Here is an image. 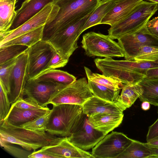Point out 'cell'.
I'll list each match as a JSON object with an SVG mask.
<instances>
[{
    "label": "cell",
    "mask_w": 158,
    "mask_h": 158,
    "mask_svg": "<svg viewBox=\"0 0 158 158\" xmlns=\"http://www.w3.org/2000/svg\"><path fill=\"white\" fill-rule=\"evenodd\" d=\"M101 0H56L60 8L50 23L44 25L42 40L47 41L57 31L66 26L77 22L94 10Z\"/></svg>",
    "instance_id": "6da1fadb"
},
{
    "label": "cell",
    "mask_w": 158,
    "mask_h": 158,
    "mask_svg": "<svg viewBox=\"0 0 158 158\" xmlns=\"http://www.w3.org/2000/svg\"><path fill=\"white\" fill-rule=\"evenodd\" d=\"M0 139L11 144L18 145L29 151L56 144L64 138L57 137L46 131L28 130L11 124L5 120L0 123Z\"/></svg>",
    "instance_id": "7a4b0ae2"
},
{
    "label": "cell",
    "mask_w": 158,
    "mask_h": 158,
    "mask_svg": "<svg viewBox=\"0 0 158 158\" xmlns=\"http://www.w3.org/2000/svg\"><path fill=\"white\" fill-rule=\"evenodd\" d=\"M46 131L68 137L73 133L83 114L82 106L63 104L53 105Z\"/></svg>",
    "instance_id": "3957f363"
},
{
    "label": "cell",
    "mask_w": 158,
    "mask_h": 158,
    "mask_svg": "<svg viewBox=\"0 0 158 158\" xmlns=\"http://www.w3.org/2000/svg\"><path fill=\"white\" fill-rule=\"evenodd\" d=\"M158 10V4L142 1L125 19L110 26L108 35L113 40L118 39L137 31L145 25Z\"/></svg>",
    "instance_id": "277c9868"
},
{
    "label": "cell",
    "mask_w": 158,
    "mask_h": 158,
    "mask_svg": "<svg viewBox=\"0 0 158 158\" xmlns=\"http://www.w3.org/2000/svg\"><path fill=\"white\" fill-rule=\"evenodd\" d=\"M93 11L77 22L62 27L47 41L63 59L69 60L78 48L79 37Z\"/></svg>",
    "instance_id": "5b68a950"
},
{
    "label": "cell",
    "mask_w": 158,
    "mask_h": 158,
    "mask_svg": "<svg viewBox=\"0 0 158 158\" xmlns=\"http://www.w3.org/2000/svg\"><path fill=\"white\" fill-rule=\"evenodd\" d=\"M81 43L82 47L88 56L124 57L121 47L108 35L89 32L83 35Z\"/></svg>",
    "instance_id": "8992f818"
},
{
    "label": "cell",
    "mask_w": 158,
    "mask_h": 158,
    "mask_svg": "<svg viewBox=\"0 0 158 158\" xmlns=\"http://www.w3.org/2000/svg\"><path fill=\"white\" fill-rule=\"evenodd\" d=\"M86 78H81L56 91L51 97L48 104L57 105L69 104L82 105L92 97Z\"/></svg>",
    "instance_id": "52a82bcc"
},
{
    "label": "cell",
    "mask_w": 158,
    "mask_h": 158,
    "mask_svg": "<svg viewBox=\"0 0 158 158\" xmlns=\"http://www.w3.org/2000/svg\"><path fill=\"white\" fill-rule=\"evenodd\" d=\"M56 50L47 41L41 40L27 50V80L44 72Z\"/></svg>",
    "instance_id": "ba28073f"
},
{
    "label": "cell",
    "mask_w": 158,
    "mask_h": 158,
    "mask_svg": "<svg viewBox=\"0 0 158 158\" xmlns=\"http://www.w3.org/2000/svg\"><path fill=\"white\" fill-rule=\"evenodd\" d=\"M59 8L58 5L54 3L49 4L18 28L0 34V46L18 36L50 23L56 16Z\"/></svg>",
    "instance_id": "9c48e42d"
},
{
    "label": "cell",
    "mask_w": 158,
    "mask_h": 158,
    "mask_svg": "<svg viewBox=\"0 0 158 158\" xmlns=\"http://www.w3.org/2000/svg\"><path fill=\"white\" fill-rule=\"evenodd\" d=\"M133 140L122 133L112 131L93 148L91 154L94 158H117Z\"/></svg>",
    "instance_id": "30bf717a"
},
{
    "label": "cell",
    "mask_w": 158,
    "mask_h": 158,
    "mask_svg": "<svg viewBox=\"0 0 158 158\" xmlns=\"http://www.w3.org/2000/svg\"><path fill=\"white\" fill-rule=\"evenodd\" d=\"M106 135L93 127L88 116L83 113L74 131L68 138L74 145L85 151L93 148Z\"/></svg>",
    "instance_id": "8fae6325"
},
{
    "label": "cell",
    "mask_w": 158,
    "mask_h": 158,
    "mask_svg": "<svg viewBox=\"0 0 158 158\" xmlns=\"http://www.w3.org/2000/svg\"><path fill=\"white\" fill-rule=\"evenodd\" d=\"M126 60H134L140 48L145 45L158 46V40L148 31L146 24L139 29L117 39Z\"/></svg>",
    "instance_id": "7c38bea8"
},
{
    "label": "cell",
    "mask_w": 158,
    "mask_h": 158,
    "mask_svg": "<svg viewBox=\"0 0 158 158\" xmlns=\"http://www.w3.org/2000/svg\"><path fill=\"white\" fill-rule=\"evenodd\" d=\"M94 61L96 66L103 75L117 79L123 84L139 83L146 77L143 75L128 71L123 60H116L112 57H107L96 58Z\"/></svg>",
    "instance_id": "4fadbf2b"
},
{
    "label": "cell",
    "mask_w": 158,
    "mask_h": 158,
    "mask_svg": "<svg viewBox=\"0 0 158 158\" xmlns=\"http://www.w3.org/2000/svg\"><path fill=\"white\" fill-rule=\"evenodd\" d=\"M27 50L17 57L11 73L10 81V93L8 96L11 104L23 98L24 95L27 80Z\"/></svg>",
    "instance_id": "5bb4252c"
},
{
    "label": "cell",
    "mask_w": 158,
    "mask_h": 158,
    "mask_svg": "<svg viewBox=\"0 0 158 158\" xmlns=\"http://www.w3.org/2000/svg\"><path fill=\"white\" fill-rule=\"evenodd\" d=\"M67 86L50 82L27 80L24 95L29 97L42 107L48 105L52 96L57 91Z\"/></svg>",
    "instance_id": "9a60e30c"
},
{
    "label": "cell",
    "mask_w": 158,
    "mask_h": 158,
    "mask_svg": "<svg viewBox=\"0 0 158 158\" xmlns=\"http://www.w3.org/2000/svg\"><path fill=\"white\" fill-rule=\"evenodd\" d=\"M40 150L58 157V158H94L89 152L76 146L64 137L58 143L41 148Z\"/></svg>",
    "instance_id": "2e32d148"
},
{
    "label": "cell",
    "mask_w": 158,
    "mask_h": 158,
    "mask_svg": "<svg viewBox=\"0 0 158 158\" xmlns=\"http://www.w3.org/2000/svg\"><path fill=\"white\" fill-rule=\"evenodd\" d=\"M83 113L88 116L99 113H123L127 108L118 102H111L93 95L82 105Z\"/></svg>",
    "instance_id": "e0dca14e"
},
{
    "label": "cell",
    "mask_w": 158,
    "mask_h": 158,
    "mask_svg": "<svg viewBox=\"0 0 158 158\" xmlns=\"http://www.w3.org/2000/svg\"><path fill=\"white\" fill-rule=\"evenodd\" d=\"M56 0H26L16 11V15L9 30L15 29L34 16L46 6Z\"/></svg>",
    "instance_id": "ac0fdd59"
},
{
    "label": "cell",
    "mask_w": 158,
    "mask_h": 158,
    "mask_svg": "<svg viewBox=\"0 0 158 158\" xmlns=\"http://www.w3.org/2000/svg\"><path fill=\"white\" fill-rule=\"evenodd\" d=\"M142 1L117 0L115 5L102 19L100 24H107L111 26L120 22L127 17Z\"/></svg>",
    "instance_id": "d6986e66"
},
{
    "label": "cell",
    "mask_w": 158,
    "mask_h": 158,
    "mask_svg": "<svg viewBox=\"0 0 158 158\" xmlns=\"http://www.w3.org/2000/svg\"><path fill=\"white\" fill-rule=\"evenodd\" d=\"M123 115V113H99L88 116V119L94 128L106 135L121 124Z\"/></svg>",
    "instance_id": "ffe728a7"
},
{
    "label": "cell",
    "mask_w": 158,
    "mask_h": 158,
    "mask_svg": "<svg viewBox=\"0 0 158 158\" xmlns=\"http://www.w3.org/2000/svg\"><path fill=\"white\" fill-rule=\"evenodd\" d=\"M50 110L47 107L25 109L17 108L11 105L10 110L4 120L11 124L20 126L45 114Z\"/></svg>",
    "instance_id": "44dd1931"
},
{
    "label": "cell",
    "mask_w": 158,
    "mask_h": 158,
    "mask_svg": "<svg viewBox=\"0 0 158 158\" xmlns=\"http://www.w3.org/2000/svg\"><path fill=\"white\" fill-rule=\"evenodd\" d=\"M35 81H47L67 86L76 81V78L68 72L60 70L49 69L31 79Z\"/></svg>",
    "instance_id": "7402d4cb"
},
{
    "label": "cell",
    "mask_w": 158,
    "mask_h": 158,
    "mask_svg": "<svg viewBox=\"0 0 158 158\" xmlns=\"http://www.w3.org/2000/svg\"><path fill=\"white\" fill-rule=\"evenodd\" d=\"M17 0H0V34L9 31L16 15Z\"/></svg>",
    "instance_id": "603a6c76"
},
{
    "label": "cell",
    "mask_w": 158,
    "mask_h": 158,
    "mask_svg": "<svg viewBox=\"0 0 158 158\" xmlns=\"http://www.w3.org/2000/svg\"><path fill=\"white\" fill-rule=\"evenodd\" d=\"M139 84L143 89V93L139 98L142 102L147 101L158 106V77H145Z\"/></svg>",
    "instance_id": "cb8c5ba5"
},
{
    "label": "cell",
    "mask_w": 158,
    "mask_h": 158,
    "mask_svg": "<svg viewBox=\"0 0 158 158\" xmlns=\"http://www.w3.org/2000/svg\"><path fill=\"white\" fill-rule=\"evenodd\" d=\"M44 25L18 36L0 45V47L21 45L29 48L42 40Z\"/></svg>",
    "instance_id": "d4e9b609"
},
{
    "label": "cell",
    "mask_w": 158,
    "mask_h": 158,
    "mask_svg": "<svg viewBox=\"0 0 158 158\" xmlns=\"http://www.w3.org/2000/svg\"><path fill=\"white\" fill-rule=\"evenodd\" d=\"M117 2V0H101L87 21L82 33L90 27L100 24L102 19Z\"/></svg>",
    "instance_id": "484cf974"
},
{
    "label": "cell",
    "mask_w": 158,
    "mask_h": 158,
    "mask_svg": "<svg viewBox=\"0 0 158 158\" xmlns=\"http://www.w3.org/2000/svg\"><path fill=\"white\" fill-rule=\"evenodd\" d=\"M118 102L127 108L130 107L142 94L143 90L139 83L125 84Z\"/></svg>",
    "instance_id": "4316f807"
},
{
    "label": "cell",
    "mask_w": 158,
    "mask_h": 158,
    "mask_svg": "<svg viewBox=\"0 0 158 158\" xmlns=\"http://www.w3.org/2000/svg\"><path fill=\"white\" fill-rule=\"evenodd\" d=\"M152 155L150 149L145 143L133 139L117 158H149Z\"/></svg>",
    "instance_id": "83f0119b"
},
{
    "label": "cell",
    "mask_w": 158,
    "mask_h": 158,
    "mask_svg": "<svg viewBox=\"0 0 158 158\" xmlns=\"http://www.w3.org/2000/svg\"><path fill=\"white\" fill-rule=\"evenodd\" d=\"M88 83L89 88L94 95L109 102H118L120 90H114L89 80Z\"/></svg>",
    "instance_id": "f1b7e54d"
},
{
    "label": "cell",
    "mask_w": 158,
    "mask_h": 158,
    "mask_svg": "<svg viewBox=\"0 0 158 158\" xmlns=\"http://www.w3.org/2000/svg\"><path fill=\"white\" fill-rule=\"evenodd\" d=\"M84 68L89 80L115 90H120L124 86L123 84L117 79L94 73L85 66Z\"/></svg>",
    "instance_id": "f546056e"
},
{
    "label": "cell",
    "mask_w": 158,
    "mask_h": 158,
    "mask_svg": "<svg viewBox=\"0 0 158 158\" xmlns=\"http://www.w3.org/2000/svg\"><path fill=\"white\" fill-rule=\"evenodd\" d=\"M18 57L0 65V83L4 87L8 96L10 93V76Z\"/></svg>",
    "instance_id": "4dcf8cb0"
},
{
    "label": "cell",
    "mask_w": 158,
    "mask_h": 158,
    "mask_svg": "<svg viewBox=\"0 0 158 158\" xmlns=\"http://www.w3.org/2000/svg\"><path fill=\"white\" fill-rule=\"evenodd\" d=\"M28 48L26 46L21 45L0 47V65L18 57Z\"/></svg>",
    "instance_id": "1f68e13d"
},
{
    "label": "cell",
    "mask_w": 158,
    "mask_h": 158,
    "mask_svg": "<svg viewBox=\"0 0 158 158\" xmlns=\"http://www.w3.org/2000/svg\"><path fill=\"white\" fill-rule=\"evenodd\" d=\"M52 110L45 114L20 126L32 131H46Z\"/></svg>",
    "instance_id": "d6a6232c"
},
{
    "label": "cell",
    "mask_w": 158,
    "mask_h": 158,
    "mask_svg": "<svg viewBox=\"0 0 158 158\" xmlns=\"http://www.w3.org/2000/svg\"><path fill=\"white\" fill-rule=\"evenodd\" d=\"M134 60L156 62L158 60V46L145 45L141 47Z\"/></svg>",
    "instance_id": "836d02e7"
},
{
    "label": "cell",
    "mask_w": 158,
    "mask_h": 158,
    "mask_svg": "<svg viewBox=\"0 0 158 158\" xmlns=\"http://www.w3.org/2000/svg\"><path fill=\"white\" fill-rule=\"evenodd\" d=\"M0 123L7 115L11 108V104L8 94L2 85L0 83Z\"/></svg>",
    "instance_id": "e575fe53"
},
{
    "label": "cell",
    "mask_w": 158,
    "mask_h": 158,
    "mask_svg": "<svg viewBox=\"0 0 158 158\" xmlns=\"http://www.w3.org/2000/svg\"><path fill=\"white\" fill-rule=\"evenodd\" d=\"M1 147L7 152L17 158H27L31 152L25 149L23 150L11 145L9 143L0 139Z\"/></svg>",
    "instance_id": "d590c367"
},
{
    "label": "cell",
    "mask_w": 158,
    "mask_h": 158,
    "mask_svg": "<svg viewBox=\"0 0 158 158\" xmlns=\"http://www.w3.org/2000/svg\"><path fill=\"white\" fill-rule=\"evenodd\" d=\"M11 105L19 108L25 109H34L42 107L36 101L30 97L19 99Z\"/></svg>",
    "instance_id": "8d00e7d4"
},
{
    "label": "cell",
    "mask_w": 158,
    "mask_h": 158,
    "mask_svg": "<svg viewBox=\"0 0 158 158\" xmlns=\"http://www.w3.org/2000/svg\"><path fill=\"white\" fill-rule=\"evenodd\" d=\"M68 61V60L62 58L55 51L44 71L49 69H55L63 67L67 64Z\"/></svg>",
    "instance_id": "74e56055"
},
{
    "label": "cell",
    "mask_w": 158,
    "mask_h": 158,
    "mask_svg": "<svg viewBox=\"0 0 158 158\" xmlns=\"http://www.w3.org/2000/svg\"><path fill=\"white\" fill-rule=\"evenodd\" d=\"M146 27L149 33L158 40V16L148 20Z\"/></svg>",
    "instance_id": "f35d334b"
},
{
    "label": "cell",
    "mask_w": 158,
    "mask_h": 158,
    "mask_svg": "<svg viewBox=\"0 0 158 158\" xmlns=\"http://www.w3.org/2000/svg\"><path fill=\"white\" fill-rule=\"evenodd\" d=\"M158 137V118L148 128L146 136V141L148 142L152 139Z\"/></svg>",
    "instance_id": "ab89813d"
},
{
    "label": "cell",
    "mask_w": 158,
    "mask_h": 158,
    "mask_svg": "<svg viewBox=\"0 0 158 158\" xmlns=\"http://www.w3.org/2000/svg\"><path fill=\"white\" fill-rule=\"evenodd\" d=\"M29 158H58V157L40 149L34 151L29 155Z\"/></svg>",
    "instance_id": "60d3db41"
},
{
    "label": "cell",
    "mask_w": 158,
    "mask_h": 158,
    "mask_svg": "<svg viewBox=\"0 0 158 158\" xmlns=\"http://www.w3.org/2000/svg\"><path fill=\"white\" fill-rule=\"evenodd\" d=\"M146 76L148 78L158 77V67L148 69L146 72Z\"/></svg>",
    "instance_id": "b9f144b4"
},
{
    "label": "cell",
    "mask_w": 158,
    "mask_h": 158,
    "mask_svg": "<svg viewBox=\"0 0 158 158\" xmlns=\"http://www.w3.org/2000/svg\"><path fill=\"white\" fill-rule=\"evenodd\" d=\"M145 144L149 148L152 152V156L149 158H158V147L151 146L147 143H145Z\"/></svg>",
    "instance_id": "7bdbcfd3"
},
{
    "label": "cell",
    "mask_w": 158,
    "mask_h": 158,
    "mask_svg": "<svg viewBox=\"0 0 158 158\" xmlns=\"http://www.w3.org/2000/svg\"><path fill=\"white\" fill-rule=\"evenodd\" d=\"M150 103L147 101H143L141 105V108L144 110H148L150 107Z\"/></svg>",
    "instance_id": "ee69618b"
},
{
    "label": "cell",
    "mask_w": 158,
    "mask_h": 158,
    "mask_svg": "<svg viewBox=\"0 0 158 158\" xmlns=\"http://www.w3.org/2000/svg\"><path fill=\"white\" fill-rule=\"evenodd\" d=\"M154 147H158V137L146 143Z\"/></svg>",
    "instance_id": "f6af8a7d"
},
{
    "label": "cell",
    "mask_w": 158,
    "mask_h": 158,
    "mask_svg": "<svg viewBox=\"0 0 158 158\" xmlns=\"http://www.w3.org/2000/svg\"><path fill=\"white\" fill-rule=\"evenodd\" d=\"M151 2L156 3L158 4V0H148Z\"/></svg>",
    "instance_id": "bcb514c9"
},
{
    "label": "cell",
    "mask_w": 158,
    "mask_h": 158,
    "mask_svg": "<svg viewBox=\"0 0 158 158\" xmlns=\"http://www.w3.org/2000/svg\"><path fill=\"white\" fill-rule=\"evenodd\" d=\"M156 62H157L158 63V60L157 61H156Z\"/></svg>",
    "instance_id": "7dc6e473"
}]
</instances>
